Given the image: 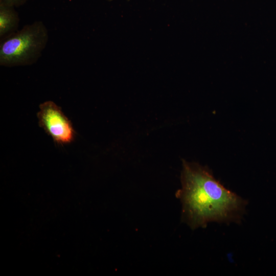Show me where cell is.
<instances>
[{
  "instance_id": "3",
  "label": "cell",
  "mask_w": 276,
  "mask_h": 276,
  "mask_svg": "<svg viewBox=\"0 0 276 276\" xmlns=\"http://www.w3.org/2000/svg\"><path fill=\"white\" fill-rule=\"evenodd\" d=\"M37 118L39 126L56 144L66 145L74 140L75 131L71 122L54 102L41 103Z\"/></svg>"
},
{
  "instance_id": "6",
  "label": "cell",
  "mask_w": 276,
  "mask_h": 276,
  "mask_svg": "<svg viewBox=\"0 0 276 276\" xmlns=\"http://www.w3.org/2000/svg\"><path fill=\"white\" fill-rule=\"evenodd\" d=\"M106 1H113V0H106Z\"/></svg>"
},
{
  "instance_id": "2",
  "label": "cell",
  "mask_w": 276,
  "mask_h": 276,
  "mask_svg": "<svg viewBox=\"0 0 276 276\" xmlns=\"http://www.w3.org/2000/svg\"><path fill=\"white\" fill-rule=\"evenodd\" d=\"M49 38L48 30L42 21L24 26L1 40L0 65L12 67L36 63L46 48Z\"/></svg>"
},
{
  "instance_id": "1",
  "label": "cell",
  "mask_w": 276,
  "mask_h": 276,
  "mask_svg": "<svg viewBox=\"0 0 276 276\" xmlns=\"http://www.w3.org/2000/svg\"><path fill=\"white\" fill-rule=\"evenodd\" d=\"M181 181L177 196L182 202L183 216L192 227H203L213 221L240 220L245 201L226 189L207 168L183 162Z\"/></svg>"
},
{
  "instance_id": "5",
  "label": "cell",
  "mask_w": 276,
  "mask_h": 276,
  "mask_svg": "<svg viewBox=\"0 0 276 276\" xmlns=\"http://www.w3.org/2000/svg\"><path fill=\"white\" fill-rule=\"evenodd\" d=\"M28 0H0V4L14 8L19 7L25 4Z\"/></svg>"
},
{
  "instance_id": "4",
  "label": "cell",
  "mask_w": 276,
  "mask_h": 276,
  "mask_svg": "<svg viewBox=\"0 0 276 276\" xmlns=\"http://www.w3.org/2000/svg\"><path fill=\"white\" fill-rule=\"evenodd\" d=\"M20 19L15 8L0 4V39L12 35L17 31Z\"/></svg>"
}]
</instances>
